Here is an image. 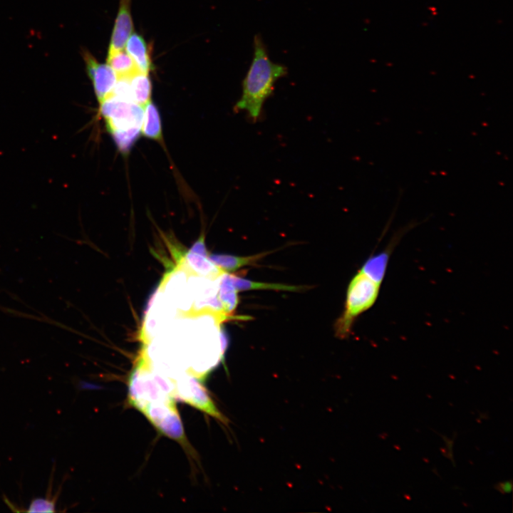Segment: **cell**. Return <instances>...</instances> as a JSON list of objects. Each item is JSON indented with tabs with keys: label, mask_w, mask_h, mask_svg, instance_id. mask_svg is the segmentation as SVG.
Instances as JSON below:
<instances>
[{
	"label": "cell",
	"mask_w": 513,
	"mask_h": 513,
	"mask_svg": "<svg viewBox=\"0 0 513 513\" xmlns=\"http://www.w3.org/2000/svg\"><path fill=\"white\" fill-rule=\"evenodd\" d=\"M512 482H505L503 483H501L499 484V489L501 492L504 493H509L512 491Z\"/></svg>",
	"instance_id": "cell-19"
},
{
	"label": "cell",
	"mask_w": 513,
	"mask_h": 513,
	"mask_svg": "<svg viewBox=\"0 0 513 513\" xmlns=\"http://www.w3.org/2000/svg\"><path fill=\"white\" fill-rule=\"evenodd\" d=\"M382 284L383 281L358 271L348 284L343 313L336 321V336L345 338L350 336L356 319L377 301Z\"/></svg>",
	"instance_id": "cell-2"
},
{
	"label": "cell",
	"mask_w": 513,
	"mask_h": 513,
	"mask_svg": "<svg viewBox=\"0 0 513 513\" xmlns=\"http://www.w3.org/2000/svg\"><path fill=\"white\" fill-rule=\"evenodd\" d=\"M141 413L161 433L181 443L186 442L174 400L147 405Z\"/></svg>",
	"instance_id": "cell-5"
},
{
	"label": "cell",
	"mask_w": 513,
	"mask_h": 513,
	"mask_svg": "<svg viewBox=\"0 0 513 513\" xmlns=\"http://www.w3.org/2000/svg\"><path fill=\"white\" fill-rule=\"evenodd\" d=\"M268 252L252 256H237L229 254H212L208 255L210 261L222 271H233L241 267L254 264Z\"/></svg>",
	"instance_id": "cell-11"
},
{
	"label": "cell",
	"mask_w": 513,
	"mask_h": 513,
	"mask_svg": "<svg viewBox=\"0 0 513 513\" xmlns=\"http://www.w3.org/2000/svg\"><path fill=\"white\" fill-rule=\"evenodd\" d=\"M126 52L133 60L139 71L148 73L153 69L149 46L144 38L133 33L126 42Z\"/></svg>",
	"instance_id": "cell-8"
},
{
	"label": "cell",
	"mask_w": 513,
	"mask_h": 513,
	"mask_svg": "<svg viewBox=\"0 0 513 513\" xmlns=\"http://www.w3.org/2000/svg\"><path fill=\"white\" fill-rule=\"evenodd\" d=\"M190 251L203 256H208L204 234H202L200 237L192 244Z\"/></svg>",
	"instance_id": "cell-18"
},
{
	"label": "cell",
	"mask_w": 513,
	"mask_h": 513,
	"mask_svg": "<svg viewBox=\"0 0 513 513\" xmlns=\"http://www.w3.org/2000/svg\"><path fill=\"white\" fill-rule=\"evenodd\" d=\"M107 63L112 68L118 78H130L138 71L133 60L123 50L108 52Z\"/></svg>",
	"instance_id": "cell-14"
},
{
	"label": "cell",
	"mask_w": 513,
	"mask_h": 513,
	"mask_svg": "<svg viewBox=\"0 0 513 513\" xmlns=\"http://www.w3.org/2000/svg\"><path fill=\"white\" fill-rule=\"evenodd\" d=\"M182 262L190 271L200 276L217 278L225 272L212 263L208 256L196 254L190 250L183 257Z\"/></svg>",
	"instance_id": "cell-9"
},
{
	"label": "cell",
	"mask_w": 513,
	"mask_h": 513,
	"mask_svg": "<svg viewBox=\"0 0 513 513\" xmlns=\"http://www.w3.org/2000/svg\"><path fill=\"white\" fill-rule=\"evenodd\" d=\"M100 104V114L105 120L110 133L139 128L143 117V108L138 104L109 95Z\"/></svg>",
	"instance_id": "cell-3"
},
{
	"label": "cell",
	"mask_w": 513,
	"mask_h": 513,
	"mask_svg": "<svg viewBox=\"0 0 513 513\" xmlns=\"http://www.w3.org/2000/svg\"><path fill=\"white\" fill-rule=\"evenodd\" d=\"M174 385V397L202 410L227 424V419L221 413L198 378L188 373L170 378Z\"/></svg>",
	"instance_id": "cell-4"
},
{
	"label": "cell",
	"mask_w": 513,
	"mask_h": 513,
	"mask_svg": "<svg viewBox=\"0 0 513 513\" xmlns=\"http://www.w3.org/2000/svg\"><path fill=\"white\" fill-rule=\"evenodd\" d=\"M218 298L224 311L228 316L236 309L239 299L237 291L232 281V275L224 272L219 277Z\"/></svg>",
	"instance_id": "cell-12"
},
{
	"label": "cell",
	"mask_w": 513,
	"mask_h": 513,
	"mask_svg": "<svg viewBox=\"0 0 513 513\" xmlns=\"http://www.w3.org/2000/svg\"><path fill=\"white\" fill-rule=\"evenodd\" d=\"M86 73L90 78L99 103L108 97L117 81V76L108 63H99L88 51L82 53Z\"/></svg>",
	"instance_id": "cell-6"
},
{
	"label": "cell",
	"mask_w": 513,
	"mask_h": 513,
	"mask_svg": "<svg viewBox=\"0 0 513 513\" xmlns=\"http://www.w3.org/2000/svg\"><path fill=\"white\" fill-rule=\"evenodd\" d=\"M232 281L237 291H249V290H276V291H298L303 289L302 286H296L283 284L265 283L254 281L242 279L241 277L232 275Z\"/></svg>",
	"instance_id": "cell-15"
},
{
	"label": "cell",
	"mask_w": 513,
	"mask_h": 513,
	"mask_svg": "<svg viewBox=\"0 0 513 513\" xmlns=\"http://www.w3.org/2000/svg\"><path fill=\"white\" fill-rule=\"evenodd\" d=\"M253 46L252 63L243 80L242 95L234 109L245 111L254 123L261 117L265 101L273 94L276 82L287 74V68L271 60L259 34L254 36Z\"/></svg>",
	"instance_id": "cell-1"
},
{
	"label": "cell",
	"mask_w": 513,
	"mask_h": 513,
	"mask_svg": "<svg viewBox=\"0 0 513 513\" xmlns=\"http://www.w3.org/2000/svg\"><path fill=\"white\" fill-rule=\"evenodd\" d=\"M58 497L56 493L53 497L47 495L46 497H38L31 500L26 512H54L56 504Z\"/></svg>",
	"instance_id": "cell-17"
},
{
	"label": "cell",
	"mask_w": 513,
	"mask_h": 513,
	"mask_svg": "<svg viewBox=\"0 0 513 513\" xmlns=\"http://www.w3.org/2000/svg\"><path fill=\"white\" fill-rule=\"evenodd\" d=\"M115 145L122 154H128L140 134V128L110 133Z\"/></svg>",
	"instance_id": "cell-16"
},
{
	"label": "cell",
	"mask_w": 513,
	"mask_h": 513,
	"mask_svg": "<svg viewBox=\"0 0 513 513\" xmlns=\"http://www.w3.org/2000/svg\"><path fill=\"white\" fill-rule=\"evenodd\" d=\"M133 100L143 107L150 100L152 83L148 73L137 71L129 78Z\"/></svg>",
	"instance_id": "cell-13"
},
{
	"label": "cell",
	"mask_w": 513,
	"mask_h": 513,
	"mask_svg": "<svg viewBox=\"0 0 513 513\" xmlns=\"http://www.w3.org/2000/svg\"><path fill=\"white\" fill-rule=\"evenodd\" d=\"M143 108L140 133L147 138L161 140L162 138V125L157 108L150 100L143 106Z\"/></svg>",
	"instance_id": "cell-10"
},
{
	"label": "cell",
	"mask_w": 513,
	"mask_h": 513,
	"mask_svg": "<svg viewBox=\"0 0 513 513\" xmlns=\"http://www.w3.org/2000/svg\"><path fill=\"white\" fill-rule=\"evenodd\" d=\"M133 31L130 0H120V6L112 33L108 52L123 50Z\"/></svg>",
	"instance_id": "cell-7"
}]
</instances>
